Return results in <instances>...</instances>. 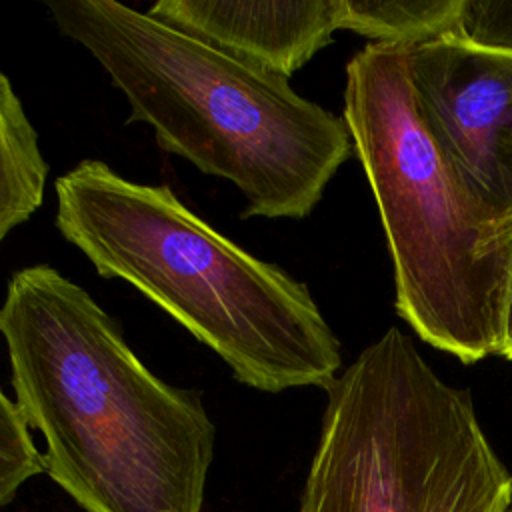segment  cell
Returning <instances> with one entry per match:
<instances>
[{
  "mask_svg": "<svg viewBox=\"0 0 512 512\" xmlns=\"http://www.w3.org/2000/svg\"><path fill=\"white\" fill-rule=\"evenodd\" d=\"M510 512H512V508H510Z\"/></svg>",
  "mask_w": 512,
  "mask_h": 512,
  "instance_id": "obj_13",
  "label": "cell"
},
{
  "mask_svg": "<svg viewBox=\"0 0 512 512\" xmlns=\"http://www.w3.org/2000/svg\"><path fill=\"white\" fill-rule=\"evenodd\" d=\"M40 472H44V462L30 428L16 402L0 390V506L8 504L16 490Z\"/></svg>",
  "mask_w": 512,
  "mask_h": 512,
  "instance_id": "obj_10",
  "label": "cell"
},
{
  "mask_svg": "<svg viewBox=\"0 0 512 512\" xmlns=\"http://www.w3.org/2000/svg\"><path fill=\"white\" fill-rule=\"evenodd\" d=\"M14 402L44 472L86 512H202L216 426L160 380L118 322L50 264L16 270L0 304Z\"/></svg>",
  "mask_w": 512,
  "mask_h": 512,
  "instance_id": "obj_1",
  "label": "cell"
},
{
  "mask_svg": "<svg viewBox=\"0 0 512 512\" xmlns=\"http://www.w3.org/2000/svg\"><path fill=\"white\" fill-rule=\"evenodd\" d=\"M420 114L498 212L512 216V54L442 36L408 48Z\"/></svg>",
  "mask_w": 512,
  "mask_h": 512,
  "instance_id": "obj_6",
  "label": "cell"
},
{
  "mask_svg": "<svg viewBox=\"0 0 512 512\" xmlns=\"http://www.w3.org/2000/svg\"><path fill=\"white\" fill-rule=\"evenodd\" d=\"M148 14L284 78L340 30V0H158Z\"/></svg>",
  "mask_w": 512,
  "mask_h": 512,
  "instance_id": "obj_7",
  "label": "cell"
},
{
  "mask_svg": "<svg viewBox=\"0 0 512 512\" xmlns=\"http://www.w3.org/2000/svg\"><path fill=\"white\" fill-rule=\"evenodd\" d=\"M324 390L300 512H510L512 474L470 392L396 326Z\"/></svg>",
  "mask_w": 512,
  "mask_h": 512,
  "instance_id": "obj_5",
  "label": "cell"
},
{
  "mask_svg": "<svg viewBox=\"0 0 512 512\" xmlns=\"http://www.w3.org/2000/svg\"><path fill=\"white\" fill-rule=\"evenodd\" d=\"M46 176L38 132L0 68V244L42 206Z\"/></svg>",
  "mask_w": 512,
  "mask_h": 512,
  "instance_id": "obj_8",
  "label": "cell"
},
{
  "mask_svg": "<svg viewBox=\"0 0 512 512\" xmlns=\"http://www.w3.org/2000/svg\"><path fill=\"white\" fill-rule=\"evenodd\" d=\"M496 354L512 362V266H510L508 284H506V296H504V306H502L500 336H498Z\"/></svg>",
  "mask_w": 512,
  "mask_h": 512,
  "instance_id": "obj_12",
  "label": "cell"
},
{
  "mask_svg": "<svg viewBox=\"0 0 512 512\" xmlns=\"http://www.w3.org/2000/svg\"><path fill=\"white\" fill-rule=\"evenodd\" d=\"M342 118L386 234L396 312L464 364L496 354L512 216L482 198L426 126L408 48L370 42L348 60Z\"/></svg>",
  "mask_w": 512,
  "mask_h": 512,
  "instance_id": "obj_4",
  "label": "cell"
},
{
  "mask_svg": "<svg viewBox=\"0 0 512 512\" xmlns=\"http://www.w3.org/2000/svg\"><path fill=\"white\" fill-rule=\"evenodd\" d=\"M156 144L244 196L242 218H306L354 150L344 118L288 78L116 0H48Z\"/></svg>",
  "mask_w": 512,
  "mask_h": 512,
  "instance_id": "obj_3",
  "label": "cell"
},
{
  "mask_svg": "<svg viewBox=\"0 0 512 512\" xmlns=\"http://www.w3.org/2000/svg\"><path fill=\"white\" fill-rule=\"evenodd\" d=\"M54 192L62 238L216 352L236 382L278 394L338 376L340 342L308 286L220 234L170 186L86 158Z\"/></svg>",
  "mask_w": 512,
  "mask_h": 512,
  "instance_id": "obj_2",
  "label": "cell"
},
{
  "mask_svg": "<svg viewBox=\"0 0 512 512\" xmlns=\"http://www.w3.org/2000/svg\"><path fill=\"white\" fill-rule=\"evenodd\" d=\"M454 36L512 54V0H462Z\"/></svg>",
  "mask_w": 512,
  "mask_h": 512,
  "instance_id": "obj_11",
  "label": "cell"
},
{
  "mask_svg": "<svg viewBox=\"0 0 512 512\" xmlns=\"http://www.w3.org/2000/svg\"><path fill=\"white\" fill-rule=\"evenodd\" d=\"M462 0H340V30L412 48L456 34Z\"/></svg>",
  "mask_w": 512,
  "mask_h": 512,
  "instance_id": "obj_9",
  "label": "cell"
}]
</instances>
